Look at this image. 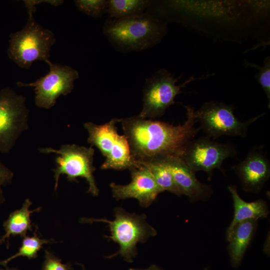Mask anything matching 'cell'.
<instances>
[{"mask_svg":"<svg viewBox=\"0 0 270 270\" xmlns=\"http://www.w3.org/2000/svg\"><path fill=\"white\" fill-rule=\"evenodd\" d=\"M185 108L186 120L178 125L138 116L120 119L136 163L166 156H182L186 146L200 130L195 126V110L188 106Z\"/></svg>","mask_w":270,"mask_h":270,"instance_id":"1","label":"cell"},{"mask_svg":"<svg viewBox=\"0 0 270 270\" xmlns=\"http://www.w3.org/2000/svg\"><path fill=\"white\" fill-rule=\"evenodd\" d=\"M166 24L146 12L139 16L110 18L103 28L104 34L120 50H142L154 46L164 36Z\"/></svg>","mask_w":270,"mask_h":270,"instance_id":"2","label":"cell"},{"mask_svg":"<svg viewBox=\"0 0 270 270\" xmlns=\"http://www.w3.org/2000/svg\"><path fill=\"white\" fill-rule=\"evenodd\" d=\"M114 216L112 220L82 218L80 221L82 223H107L110 235L106 238L118 244L120 250L106 258H110L120 255L126 262H131L136 255L137 244L145 242L150 236H154L156 232L146 222V216L143 215L130 214L120 208H116Z\"/></svg>","mask_w":270,"mask_h":270,"instance_id":"3","label":"cell"},{"mask_svg":"<svg viewBox=\"0 0 270 270\" xmlns=\"http://www.w3.org/2000/svg\"><path fill=\"white\" fill-rule=\"evenodd\" d=\"M32 13L24 28L10 36L8 58L19 67L28 68L38 60H48L52 46L56 42L54 34L34 20Z\"/></svg>","mask_w":270,"mask_h":270,"instance_id":"4","label":"cell"},{"mask_svg":"<svg viewBox=\"0 0 270 270\" xmlns=\"http://www.w3.org/2000/svg\"><path fill=\"white\" fill-rule=\"evenodd\" d=\"M119 118H112L103 124L86 122L84 126L87 130L88 142L96 146L106 158L101 169L123 170L137 165L132 157L125 135H120L116 124Z\"/></svg>","mask_w":270,"mask_h":270,"instance_id":"5","label":"cell"},{"mask_svg":"<svg viewBox=\"0 0 270 270\" xmlns=\"http://www.w3.org/2000/svg\"><path fill=\"white\" fill-rule=\"evenodd\" d=\"M39 151L44 154H58L55 160L56 167L53 170L55 191L58 187L60 176L65 174L70 182L77 181L78 177L84 178L88 184L87 192L94 196L98 194L99 190L94 176L96 168L93 165L94 150L92 146L86 148L74 144H66L58 150L44 148H40Z\"/></svg>","mask_w":270,"mask_h":270,"instance_id":"6","label":"cell"},{"mask_svg":"<svg viewBox=\"0 0 270 270\" xmlns=\"http://www.w3.org/2000/svg\"><path fill=\"white\" fill-rule=\"evenodd\" d=\"M195 114L200 130L210 138L224 136L246 137L249 126L262 115L242 122L234 114L232 106L217 101L205 102Z\"/></svg>","mask_w":270,"mask_h":270,"instance_id":"7","label":"cell"},{"mask_svg":"<svg viewBox=\"0 0 270 270\" xmlns=\"http://www.w3.org/2000/svg\"><path fill=\"white\" fill-rule=\"evenodd\" d=\"M26 98L7 87L0 90V152L8 153L28 128Z\"/></svg>","mask_w":270,"mask_h":270,"instance_id":"8","label":"cell"},{"mask_svg":"<svg viewBox=\"0 0 270 270\" xmlns=\"http://www.w3.org/2000/svg\"><path fill=\"white\" fill-rule=\"evenodd\" d=\"M195 80L192 77L183 84L176 85L178 78L166 70H158L146 79L143 90L142 108L138 116L152 120L162 116L166 110L175 103L176 97L182 92L180 88Z\"/></svg>","mask_w":270,"mask_h":270,"instance_id":"9","label":"cell"},{"mask_svg":"<svg viewBox=\"0 0 270 270\" xmlns=\"http://www.w3.org/2000/svg\"><path fill=\"white\" fill-rule=\"evenodd\" d=\"M46 62L49 66L50 70L44 76L34 82L26 84L18 82L16 84L20 87L34 88L36 105L49 109L54 106L60 96H66L71 92L79 74L70 66L54 64L49 60Z\"/></svg>","mask_w":270,"mask_h":270,"instance_id":"10","label":"cell"},{"mask_svg":"<svg viewBox=\"0 0 270 270\" xmlns=\"http://www.w3.org/2000/svg\"><path fill=\"white\" fill-rule=\"evenodd\" d=\"M236 156L235 146L203 136L191 140L180 157L194 172L204 171L211 174L216 168L222 170V165L226 159Z\"/></svg>","mask_w":270,"mask_h":270,"instance_id":"11","label":"cell"},{"mask_svg":"<svg viewBox=\"0 0 270 270\" xmlns=\"http://www.w3.org/2000/svg\"><path fill=\"white\" fill-rule=\"evenodd\" d=\"M130 170V183L126 185L110 184L113 197L116 200L134 198L141 206H148L162 191L150 172L144 166L137 164Z\"/></svg>","mask_w":270,"mask_h":270,"instance_id":"12","label":"cell"},{"mask_svg":"<svg viewBox=\"0 0 270 270\" xmlns=\"http://www.w3.org/2000/svg\"><path fill=\"white\" fill-rule=\"evenodd\" d=\"M246 192L261 190L270 176V162L264 151L259 148L250 150L246 158L232 167Z\"/></svg>","mask_w":270,"mask_h":270,"instance_id":"13","label":"cell"},{"mask_svg":"<svg viewBox=\"0 0 270 270\" xmlns=\"http://www.w3.org/2000/svg\"><path fill=\"white\" fill-rule=\"evenodd\" d=\"M156 158H160L166 165L182 194L192 200H204L211 195V187L200 182L196 176V172L180 156H166Z\"/></svg>","mask_w":270,"mask_h":270,"instance_id":"14","label":"cell"},{"mask_svg":"<svg viewBox=\"0 0 270 270\" xmlns=\"http://www.w3.org/2000/svg\"><path fill=\"white\" fill-rule=\"evenodd\" d=\"M228 188L233 200L234 215L227 229L226 236L239 222L248 220H258L268 216L269 210L264 200H258L252 202H245L238 195L236 186H230Z\"/></svg>","mask_w":270,"mask_h":270,"instance_id":"15","label":"cell"},{"mask_svg":"<svg viewBox=\"0 0 270 270\" xmlns=\"http://www.w3.org/2000/svg\"><path fill=\"white\" fill-rule=\"evenodd\" d=\"M257 226V220H248L236 224L228 236V252L232 266H238L252 239Z\"/></svg>","mask_w":270,"mask_h":270,"instance_id":"16","label":"cell"},{"mask_svg":"<svg viewBox=\"0 0 270 270\" xmlns=\"http://www.w3.org/2000/svg\"><path fill=\"white\" fill-rule=\"evenodd\" d=\"M32 202L26 198L20 209L12 212L8 218L4 222L3 226L5 234L0 238V245L7 241L10 236H20L22 238L26 236L28 230H32L30 214L34 212H38L40 208L34 210H30Z\"/></svg>","mask_w":270,"mask_h":270,"instance_id":"17","label":"cell"},{"mask_svg":"<svg viewBox=\"0 0 270 270\" xmlns=\"http://www.w3.org/2000/svg\"><path fill=\"white\" fill-rule=\"evenodd\" d=\"M136 164L144 166L150 172L162 192L168 191L178 196L182 195L170 170L161 160L154 158Z\"/></svg>","mask_w":270,"mask_h":270,"instance_id":"18","label":"cell"},{"mask_svg":"<svg viewBox=\"0 0 270 270\" xmlns=\"http://www.w3.org/2000/svg\"><path fill=\"white\" fill-rule=\"evenodd\" d=\"M151 4L146 0H110L106 13L111 18H122L141 15Z\"/></svg>","mask_w":270,"mask_h":270,"instance_id":"19","label":"cell"},{"mask_svg":"<svg viewBox=\"0 0 270 270\" xmlns=\"http://www.w3.org/2000/svg\"><path fill=\"white\" fill-rule=\"evenodd\" d=\"M52 242L54 240L40 238L36 232H34L32 236H26L22 238V245L18 252L7 259L0 260V266L6 267L8 262L19 256L26 257L28 259L36 258L38 256V252L42 248L43 245Z\"/></svg>","mask_w":270,"mask_h":270,"instance_id":"20","label":"cell"},{"mask_svg":"<svg viewBox=\"0 0 270 270\" xmlns=\"http://www.w3.org/2000/svg\"><path fill=\"white\" fill-rule=\"evenodd\" d=\"M74 2L80 11L96 18L106 13L108 4L106 0H76Z\"/></svg>","mask_w":270,"mask_h":270,"instance_id":"21","label":"cell"},{"mask_svg":"<svg viewBox=\"0 0 270 270\" xmlns=\"http://www.w3.org/2000/svg\"><path fill=\"white\" fill-rule=\"evenodd\" d=\"M248 65L254 67L258 69V72L256 74V78L258 82L262 86L264 91L268 100V108H270V56L266 57L264 62V65L260 66H259L246 62Z\"/></svg>","mask_w":270,"mask_h":270,"instance_id":"22","label":"cell"},{"mask_svg":"<svg viewBox=\"0 0 270 270\" xmlns=\"http://www.w3.org/2000/svg\"><path fill=\"white\" fill-rule=\"evenodd\" d=\"M70 263L63 264L62 260L50 252L44 250V260L41 270H72Z\"/></svg>","mask_w":270,"mask_h":270,"instance_id":"23","label":"cell"},{"mask_svg":"<svg viewBox=\"0 0 270 270\" xmlns=\"http://www.w3.org/2000/svg\"><path fill=\"white\" fill-rule=\"evenodd\" d=\"M14 176L12 170L0 161V204L5 200L2 186L10 184L12 182Z\"/></svg>","mask_w":270,"mask_h":270,"instance_id":"24","label":"cell"},{"mask_svg":"<svg viewBox=\"0 0 270 270\" xmlns=\"http://www.w3.org/2000/svg\"><path fill=\"white\" fill-rule=\"evenodd\" d=\"M28 13H34L36 10V5L42 2L50 4L54 6H58L63 2V0H24Z\"/></svg>","mask_w":270,"mask_h":270,"instance_id":"25","label":"cell"},{"mask_svg":"<svg viewBox=\"0 0 270 270\" xmlns=\"http://www.w3.org/2000/svg\"><path fill=\"white\" fill-rule=\"evenodd\" d=\"M129 270H162L155 265H152L148 268L146 269H140V268H130Z\"/></svg>","mask_w":270,"mask_h":270,"instance_id":"26","label":"cell"},{"mask_svg":"<svg viewBox=\"0 0 270 270\" xmlns=\"http://www.w3.org/2000/svg\"><path fill=\"white\" fill-rule=\"evenodd\" d=\"M0 270H20L16 268H8V266H6V267H4V268H0Z\"/></svg>","mask_w":270,"mask_h":270,"instance_id":"27","label":"cell"},{"mask_svg":"<svg viewBox=\"0 0 270 270\" xmlns=\"http://www.w3.org/2000/svg\"><path fill=\"white\" fill-rule=\"evenodd\" d=\"M80 265L82 266V267L83 270H86L85 269L84 266L82 264H80Z\"/></svg>","mask_w":270,"mask_h":270,"instance_id":"28","label":"cell"}]
</instances>
